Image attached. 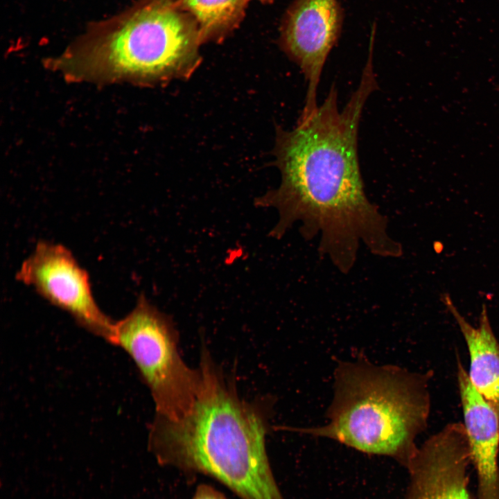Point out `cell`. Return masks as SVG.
Wrapping results in <instances>:
<instances>
[{
  "label": "cell",
  "mask_w": 499,
  "mask_h": 499,
  "mask_svg": "<svg viewBox=\"0 0 499 499\" xmlns=\"http://www.w3.org/2000/svg\"><path fill=\"white\" fill-rule=\"evenodd\" d=\"M442 301L455 319L469 354V380L479 394L496 410L499 417V341L491 327L484 304L477 326L458 311L448 294Z\"/></svg>",
  "instance_id": "10"
},
{
  "label": "cell",
  "mask_w": 499,
  "mask_h": 499,
  "mask_svg": "<svg viewBox=\"0 0 499 499\" xmlns=\"http://www.w3.org/2000/svg\"><path fill=\"white\" fill-rule=\"evenodd\" d=\"M430 377L365 359L340 362L328 423L297 431L391 457L405 468L418 448L417 437L428 426Z\"/></svg>",
  "instance_id": "3"
},
{
  "label": "cell",
  "mask_w": 499,
  "mask_h": 499,
  "mask_svg": "<svg viewBox=\"0 0 499 499\" xmlns=\"http://www.w3.org/2000/svg\"><path fill=\"white\" fill-rule=\"evenodd\" d=\"M192 499H228L226 496L213 488L212 486L208 484H200L199 485L194 493Z\"/></svg>",
  "instance_id": "12"
},
{
  "label": "cell",
  "mask_w": 499,
  "mask_h": 499,
  "mask_svg": "<svg viewBox=\"0 0 499 499\" xmlns=\"http://www.w3.org/2000/svg\"><path fill=\"white\" fill-rule=\"evenodd\" d=\"M259 1L264 3H272L273 0H259Z\"/></svg>",
  "instance_id": "13"
},
{
  "label": "cell",
  "mask_w": 499,
  "mask_h": 499,
  "mask_svg": "<svg viewBox=\"0 0 499 499\" xmlns=\"http://www.w3.org/2000/svg\"><path fill=\"white\" fill-rule=\"evenodd\" d=\"M344 12L338 0H294L286 11L279 44L301 69L307 83L305 103L299 120L317 110L321 75L342 28Z\"/></svg>",
  "instance_id": "7"
},
{
  "label": "cell",
  "mask_w": 499,
  "mask_h": 499,
  "mask_svg": "<svg viewBox=\"0 0 499 499\" xmlns=\"http://www.w3.org/2000/svg\"><path fill=\"white\" fill-rule=\"evenodd\" d=\"M113 344L134 362L152 395L156 416L177 421L191 411L202 386L200 369L185 363L171 318L143 295L132 310L115 322Z\"/></svg>",
  "instance_id": "5"
},
{
  "label": "cell",
  "mask_w": 499,
  "mask_h": 499,
  "mask_svg": "<svg viewBox=\"0 0 499 499\" xmlns=\"http://www.w3.org/2000/svg\"><path fill=\"white\" fill-rule=\"evenodd\" d=\"M376 89L369 56L358 87L342 110L332 85L312 115L291 130L279 128L274 154L281 182L255 200L256 206L277 210L272 237L282 238L299 222L303 238L318 237L319 254L338 267L354 263L360 244L375 253L391 240L387 217L366 194L358 155L360 120Z\"/></svg>",
  "instance_id": "1"
},
{
  "label": "cell",
  "mask_w": 499,
  "mask_h": 499,
  "mask_svg": "<svg viewBox=\"0 0 499 499\" xmlns=\"http://www.w3.org/2000/svg\"><path fill=\"white\" fill-rule=\"evenodd\" d=\"M457 378L471 464L477 477L476 499H499V417L474 389L462 362Z\"/></svg>",
  "instance_id": "9"
},
{
  "label": "cell",
  "mask_w": 499,
  "mask_h": 499,
  "mask_svg": "<svg viewBox=\"0 0 499 499\" xmlns=\"http://www.w3.org/2000/svg\"><path fill=\"white\" fill-rule=\"evenodd\" d=\"M202 382L191 411L170 421L155 416L148 446L160 464L207 475L242 499H284L266 450L268 421L241 399L203 349Z\"/></svg>",
  "instance_id": "2"
},
{
  "label": "cell",
  "mask_w": 499,
  "mask_h": 499,
  "mask_svg": "<svg viewBox=\"0 0 499 499\" xmlns=\"http://www.w3.org/2000/svg\"><path fill=\"white\" fill-rule=\"evenodd\" d=\"M198 24L180 0H143L112 28L62 62L81 77L164 82L189 78L201 62Z\"/></svg>",
  "instance_id": "4"
},
{
  "label": "cell",
  "mask_w": 499,
  "mask_h": 499,
  "mask_svg": "<svg viewBox=\"0 0 499 499\" xmlns=\"http://www.w3.org/2000/svg\"><path fill=\"white\" fill-rule=\"evenodd\" d=\"M471 464L464 424L448 423L418 446L405 467L408 483L402 499H473Z\"/></svg>",
  "instance_id": "8"
},
{
  "label": "cell",
  "mask_w": 499,
  "mask_h": 499,
  "mask_svg": "<svg viewBox=\"0 0 499 499\" xmlns=\"http://www.w3.org/2000/svg\"><path fill=\"white\" fill-rule=\"evenodd\" d=\"M250 0H180L196 21L202 42H218L243 20Z\"/></svg>",
  "instance_id": "11"
},
{
  "label": "cell",
  "mask_w": 499,
  "mask_h": 499,
  "mask_svg": "<svg viewBox=\"0 0 499 499\" xmlns=\"http://www.w3.org/2000/svg\"><path fill=\"white\" fill-rule=\"evenodd\" d=\"M16 279L68 313L79 326L113 344L115 322L98 306L87 271L67 247L39 241L22 263Z\"/></svg>",
  "instance_id": "6"
}]
</instances>
